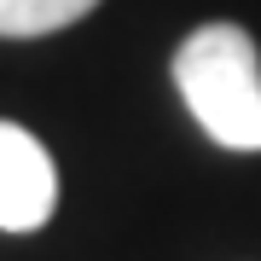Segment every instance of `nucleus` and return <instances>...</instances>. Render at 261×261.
<instances>
[{
	"instance_id": "f257e3e1",
	"label": "nucleus",
	"mask_w": 261,
	"mask_h": 261,
	"mask_svg": "<svg viewBox=\"0 0 261 261\" xmlns=\"http://www.w3.org/2000/svg\"><path fill=\"white\" fill-rule=\"evenodd\" d=\"M174 87L197 128L226 151H261V53L250 29L203 23L174 53Z\"/></svg>"
},
{
	"instance_id": "f03ea898",
	"label": "nucleus",
	"mask_w": 261,
	"mask_h": 261,
	"mask_svg": "<svg viewBox=\"0 0 261 261\" xmlns=\"http://www.w3.org/2000/svg\"><path fill=\"white\" fill-rule=\"evenodd\" d=\"M58 209V168L18 122H0V232H41Z\"/></svg>"
},
{
	"instance_id": "7ed1b4c3",
	"label": "nucleus",
	"mask_w": 261,
	"mask_h": 261,
	"mask_svg": "<svg viewBox=\"0 0 261 261\" xmlns=\"http://www.w3.org/2000/svg\"><path fill=\"white\" fill-rule=\"evenodd\" d=\"M93 6L99 0H0V35L6 41H35V35L82 23Z\"/></svg>"
}]
</instances>
